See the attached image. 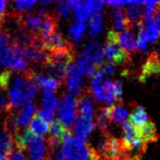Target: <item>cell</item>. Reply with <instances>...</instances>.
I'll list each match as a JSON object with an SVG mask.
<instances>
[{"instance_id": "cell-27", "label": "cell", "mask_w": 160, "mask_h": 160, "mask_svg": "<svg viewBox=\"0 0 160 160\" xmlns=\"http://www.w3.org/2000/svg\"><path fill=\"white\" fill-rule=\"evenodd\" d=\"M84 31H85V24H84V22L77 20V22H73L70 26L69 36L72 38L75 43H78L82 39V37L84 35Z\"/></svg>"}, {"instance_id": "cell-5", "label": "cell", "mask_w": 160, "mask_h": 160, "mask_svg": "<svg viewBox=\"0 0 160 160\" xmlns=\"http://www.w3.org/2000/svg\"><path fill=\"white\" fill-rule=\"evenodd\" d=\"M41 45L47 54L74 51L73 45L58 31L53 32L49 37L42 39Z\"/></svg>"}, {"instance_id": "cell-9", "label": "cell", "mask_w": 160, "mask_h": 160, "mask_svg": "<svg viewBox=\"0 0 160 160\" xmlns=\"http://www.w3.org/2000/svg\"><path fill=\"white\" fill-rule=\"evenodd\" d=\"M65 81L69 91L74 92L75 94L80 96L85 92L83 89V84H82V74L78 70L75 64H70L68 66Z\"/></svg>"}, {"instance_id": "cell-35", "label": "cell", "mask_w": 160, "mask_h": 160, "mask_svg": "<svg viewBox=\"0 0 160 160\" xmlns=\"http://www.w3.org/2000/svg\"><path fill=\"white\" fill-rule=\"evenodd\" d=\"M7 160H27L26 157H24L22 150H20L18 147L12 149L11 153L8 155Z\"/></svg>"}, {"instance_id": "cell-8", "label": "cell", "mask_w": 160, "mask_h": 160, "mask_svg": "<svg viewBox=\"0 0 160 160\" xmlns=\"http://www.w3.org/2000/svg\"><path fill=\"white\" fill-rule=\"evenodd\" d=\"M144 1H127V9L125 11L126 20H127V28H138L142 26L143 7Z\"/></svg>"}, {"instance_id": "cell-34", "label": "cell", "mask_w": 160, "mask_h": 160, "mask_svg": "<svg viewBox=\"0 0 160 160\" xmlns=\"http://www.w3.org/2000/svg\"><path fill=\"white\" fill-rule=\"evenodd\" d=\"M38 116H39L41 119H43L46 123H53L54 122V112H50L47 109H40L38 111Z\"/></svg>"}, {"instance_id": "cell-10", "label": "cell", "mask_w": 160, "mask_h": 160, "mask_svg": "<svg viewBox=\"0 0 160 160\" xmlns=\"http://www.w3.org/2000/svg\"><path fill=\"white\" fill-rule=\"evenodd\" d=\"M103 113H106L109 121L115 122L117 124L125 123V121L128 119L130 116L129 109L124 106V103L120 102L118 104H112V106L102 107L99 108Z\"/></svg>"}, {"instance_id": "cell-2", "label": "cell", "mask_w": 160, "mask_h": 160, "mask_svg": "<svg viewBox=\"0 0 160 160\" xmlns=\"http://www.w3.org/2000/svg\"><path fill=\"white\" fill-rule=\"evenodd\" d=\"M13 140L18 148L27 151L29 160H48L53 154L45 139L32 134L28 129L20 132Z\"/></svg>"}, {"instance_id": "cell-18", "label": "cell", "mask_w": 160, "mask_h": 160, "mask_svg": "<svg viewBox=\"0 0 160 160\" xmlns=\"http://www.w3.org/2000/svg\"><path fill=\"white\" fill-rule=\"evenodd\" d=\"M119 44L122 47V49L125 50L128 54L135 53L137 51V39L136 35H135L134 28H126L125 31L119 33Z\"/></svg>"}, {"instance_id": "cell-37", "label": "cell", "mask_w": 160, "mask_h": 160, "mask_svg": "<svg viewBox=\"0 0 160 160\" xmlns=\"http://www.w3.org/2000/svg\"><path fill=\"white\" fill-rule=\"evenodd\" d=\"M7 5H8V2L7 1H3V0H0V13L4 14V12H5L6 8H7Z\"/></svg>"}, {"instance_id": "cell-24", "label": "cell", "mask_w": 160, "mask_h": 160, "mask_svg": "<svg viewBox=\"0 0 160 160\" xmlns=\"http://www.w3.org/2000/svg\"><path fill=\"white\" fill-rule=\"evenodd\" d=\"M75 65H76L78 70L81 72V74H85L87 76H94L99 67V66L92 64L91 62L86 60V59L83 58L82 56H79L76 59V64Z\"/></svg>"}, {"instance_id": "cell-13", "label": "cell", "mask_w": 160, "mask_h": 160, "mask_svg": "<svg viewBox=\"0 0 160 160\" xmlns=\"http://www.w3.org/2000/svg\"><path fill=\"white\" fill-rule=\"evenodd\" d=\"M27 75L32 80V82L37 84L38 86L44 90L53 91L56 90L57 88L61 85V82H59L58 80L52 78L51 76H45V75H39L36 72H33L32 70H29L27 72Z\"/></svg>"}, {"instance_id": "cell-19", "label": "cell", "mask_w": 160, "mask_h": 160, "mask_svg": "<svg viewBox=\"0 0 160 160\" xmlns=\"http://www.w3.org/2000/svg\"><path fill=\"white\" fill-rule=\"evenodd\" d=\"M136 131H137L138 138L141 139L147 145H148V143L155 142L158 140L157 130L152 121H149L148 123L141 126V127H136Z\"/></svg>"}, {"instance_id": "cell-4", "label": "cell", "mask_w": 160, "mask_h": 160, "mask_svg": "<svg viewBox=\"0 0 160 160\" xmlns=\"http://www.w3.org/2000/svg\"><path fill=\"white\" fill-rule=\"evenodd\" d=\"M107 43L103 47V53L108 60L113 64L124 65L130 61V54L122 49L119 44V33L109 31L107 37Z\"/></svg>"}, {"instance_id": "cell-11", "label": "cell", "mask_w": 160, "mask_h": 160, "mask_svg": "<svg viewBox=\"0 0 160 160\" xmlns=\"http://www.w3.org/2000/svg\"><path fill=\"white\" fill-rule=\"evenodd\" d=\"M81 56L89 62H91L92 64H94L96 66H100L102 65L104 59L103 48L98 42L93 41L84 48V50L81 53Z\"/></svg>"}, {"instance_id": "cell-38", "label": "cell", "mask_w": 160, "mask_h": 160, "mask_svg": "<svg viewBox=\"0 0 160 160\" xmlns=\"http://www.w3.org/2000/svg\"><path fill=\"white\" fill-rule=\"evenodd\" d=\"M3 22H4V14L0 13V28L3 26Z\"/></svg>"}, {"instance_id": "cell-1", "label": "cell", "mask_w": 160, "mask_h": 160, "mask_svg": "<svg viewBox=\"0 0 160 160\" xmlns=\"http://www.w3.org/2000/svg\"><path fill=\"white\" fill-rule=\"evenodd\" d=\"M37 95V86L27 73H19L14 79L8 92L9 100L7 104V112L16 109L23 103L31 102Z\"/></svg>"}, {"instance_id": "cell-25", "label": "cell", "mask_w": 160, "mask_h": 160, "mask_svg": "<svg viewBox=\"0 0 160 160\" xmlns=\"http://www.w3.org/2000/svg\"><path fill=\"white\" fill-rule=\"evenodd\" d=\"M29 131L39 137L44 136L49 132V126L43 119H41L36 113L35 118L32 120L31 126H29Z\"/></svg>"}, {"instance_id": "cell-6", "label": "cell", "mask_w": 160, "mask_h": 160, "mask_svg": "<svg viewBox=\"0 0 160 160\" xmlns=\"http://www.w3.org/2000/svg\"><path fill=\"white\" fill-rule=\"evenodd\" d=\"M76 108L77 102L74 98V96L71 93H66L63 95V98L59 102L58 104V118L59 121L61 122L66 127H71L73 121L76 116Z\"/></svg>"}, {"instance_id": "cell-29", "label": "cell", "mask_w": 160, "mask_h": 160, "mask_svg": "<svg viewBox=\"0 0 160 160\" xmlns=\"http://www.w3.org/2000/svg\"><path fill=\"white\" fill-rule=\"evenodd\" d=\"M109 123H111V121H109L108 116L99 109V112L96 115V126L102 134L108 133V131L109 128Z\"/></svg>"}, {"instance_id": "cell-15", "label": "cell", "mask_w": 160, "mask_h": 160, "mask_svg": "<svg viewBox=\"0 0 160 160\" xmlns=\"http://www.w3.org/2000/svg\"><path fill=\"white\" fill-rule=\"evenodd\" d=\"M22 53L28 61L37 63V64H45L46 60H47V53L44 51L41 42H38L31 47L23 49Z\"/></svg>"}, {"instance_id": "cell-36", "label": "cell", "mask_w": 160, "mask_h": 160, "mask_svg": "<svg viewBox=\"0 0 160 160\" xmlns=\"http://www.w3.org/2000/svg\"><path fill=\"white\" fill-rule=\"evenodd\" d=\"M7 99L6 96L0 92V116L3 112H7Z\"/></svg>"}, {"instance_id": "cell-32", "label": "cell", "mask_w": 160, "mask_h": 160, "mask_svg": "<svg viewBox=\"0 0 160 160\" xmlns=\"http://www.w3.org/2000/svg\"><path fill=\"white\" fill-rule=\"evenodd\" d=\"M57 9H58V14L62 16V18H68L71 13V11H72L68 1L67 2L60 1L57 5Z\"/></svg>"}, {"instance_id": "cell-17", "label": "cell", "mask_w": 160, "mask_h": 160, "mask_svg": "<svg viewBox=\"0 0 160 160\" xmlns=\"http://www.w3.org/2000/svg\"><path fill=\"white\" fill-rule=\"evenodd\" d=\"M57 26H58L57 16H55L54 14H51L48 11L44 16L43 22H42L41 27L39 28L37 37L39 38L40 40L49 37L50 35H52L53 32L57 31Z\"/></svg>"}, {"instance_id": "cell-20", "label": "cell", "mask_w": 160, "mask_h": 160, "mask_svg": "<svg viewBox=\"0 0 160 160\" xmlns=\"http://www.w3.org/2000/svg\"><path fill=\"white\" fill-rule=\"evenodd\" d=\"M130 108H131V115H130V123H132L136 127H141V126L147 124L149 120L148 113L145 111V108L142 106L132 102L130 103Z\"/></svg>"}, {"instance_id": "cell-23", "label": "cell", "mask_w": 160, "mask_h": 160, "mask_svg": "<svg viewBox=\"0 0 160 160\" xmlns=\"http://www.w3.org/2000/svg\"><path fill=\"white\" fill-rule=\"evenodd\" d=\"M123 131H124V136H123V140L121 141L123 143V146L125 148L128 149L135 139L138 138L136 127L132 123H130V122H125L123 124Z\"/></svg>"}, {"instance_id": "cell-3", "label": "cell", "mask_w": 160, "mask_h": 160, "mask_svg": "<svg viewBox=\"0 0 160 160\" xmlns=\"http://www.w3.org/2000/svg\"><path fill=\"white\" fill-rule=\"evenodd\" d=\"M61 152L65 160H91L94 152L84 141L74 138L70 132L62 141Z\"/></svg>"}, {"instance_id": "cell-40", "label": "cell", "mask_w": 160, "mask_h": 160, "mask_svg": "<svg viewBox=\"0 0 160 160\" xmlns=\"http://www.w3.org/2000/svg\"><path fill=\"white\" fill-rule=\"evenodd\" d=\"M0 160H7L6 157H0Z\"/></svg>"}, {"instance_id": "cell-26", "label": "cell", "mask_w": 160, "mask_h": 160, "mask_svg": "<svg viewBox=\"0 0 160 160\" xmlns=\"http://www.w3.org/2000/svg\"><path fill=\"white\" fill-rule=\"evenodd\" d=\"M102 18L103 13L102 11H99L98 13L93 14L89 19V35L90 37L94 38L99 35L102 31Z\"/></svg>"}, {"instance_id": "cell-30", "label": "cell", "mask_w": 160, "mask_h": 160, "mask_svg": "<svg viewBox=\"0 0 160 160\" xmlns=\"http://www.w3.org/2000/svg\"><path fill=\"white\" fill-rule=\"evenodd\" d=\"M84 4V8H85L86 12L89 16H92L93 14L98 13L102 10V6L106 4L104 1H86Z\"/></svg>"}, {"instance_id": "cell-16", "label": "cell", "mask_w": 160, "mask_h": 160, "mask_svg": "<svg viewBox=\"0 0 160 160\" xmlns=\"http://www.w3.org/2000/svg\"><path fill=\"white\" fill-rule=\"evenodd\" d=\"M77 109L80 113L79 116L85 118V119L89 121H93L94 108H93V103H92L90 93L85 91L80 96L79 99L77 100Z\"/></svg>"}, {"instance_id": "cell-33", "label": "cell", "mask_w": 160, "mask_h": 160, "mask_svg": "<svg viewBox=\"0 0 160 160\" xmlns=\"http://www.w3.org/2000/svg\"><path fill=\"white\" fill-rule=\"evenodd\" d=\"M112 93L116 100H119L120 102L122 98V95H123V84H122L119 80L112 81Z\"/></svg>"}, {"instance_id": "cell-31", "label": "cell", "mask_w": 160, "mask_h": 160, "mask_svg": "<svg viewBox=\"0 0 160 160\" xmlns=\"http://www.w3.org/2000/svg\"><path fill=\"white\" fill-rule=\"evenodd\" d=\"M37 1H16L13 3L14 5V12H18V13H24V11L28 9H31V8L36 5Z\"/></svg>"}, {"instance_id": "cell-28", "label": "cell", "mask_w": 160, "mask_h": 160, "mask_svg": "<svg viewBox=\"0 0 160 160\" xmlns=\"http://www.w3.org/2000/svg\"><path fill=\"white\" fill-rule=\"evenodd\" d=\"M58 104L57 96L53 91L44 90L43 92V106L44 109H47L50 112H54Z\"/></svg>"}, {"instance_id": "cell-14", "label": "cell", "mask_w": 160, "mask_h": 160, "mask_svg": "<svg viewBox=\"0 0 160 160\" xmlns=\"http://www.w3.org/2000/svg\"><path fill=\"white\" fill-rule=\"evenodd\" d=\"M37 107L33 102H28L26 106L18 112V116L15 117V123L19 131H22L23 128H26L28 123L32 119V117L36 115Z\"/></svg>"}, {"instance_id": "cell-39", "label": "cell", "mask_w": 160, "mask_h": 160, "mask_svg": "<svg viewBox=\"0 0 160 160\" xmlns=\"http://www.w3.org/2000/svg\"><path fill=\"white\" fill-rule=\"evenodd\" d=\"M91 160H102V159H100L98 156V155H96L95 153H94V155H93V157H92L91 158Z\"/></svg>"}, {"instance_id": "cell-21", "label": "cell", "mask_w": 160, "mask_h": 160, "mask_svg": "<svg viewBox=\"0 0 160 160\" xmlns=\"http://www.w3.org/2000/svg\"><path fill=\"white\" fill-rule=\"evenodd\" d=\"M14 140L13 137L5 130L0 131V157H8L13 149Z\"/></svg>"}, {"instance_id": "cell-7", "label": "cell", "mask_w": 160, "mask_h": 160, "mask_svg": "<svg viewBox=\"0 0 160 160\" xmlns=\"http://www.w3.org/2000/svg\"><path fill=\"white\" fill-rule=\"evenodd\" d=\"M15 58V47L13 40L6 32L0 31V66L11 69Z\"/></svg>"}, {"instance_id": "cell-22", "label": "cell", "mask_w": 160, "mask_h": 160, "mask_svg": "<svg viewBox=\"0 0 160 160\" xmlns=\"http://www.w3.org/2000/svg\"><path fill=\"white\" fill-rule=\"evenodd\" d=\"M112 24L113 32L120 33L127 28V20H126L125 10L122 8H115L112 12Z\"/></svg>"}, {"instance_id": "cell-12", "label": "cell", "mask_w": 160, "mask_h": 160, "mask_svg": "<svg viewBox=\"0 0 160 160\" xmlns=\"http://www.w3.org/2000/svg\"><path fill=\"white\" fill-rule=\"evenodd\" d=\"M95 124L93 121H89L81 116H78L73 126V132L76 139L85 141L89 134L93 131Z\"/></svg>"}]
</instances>
